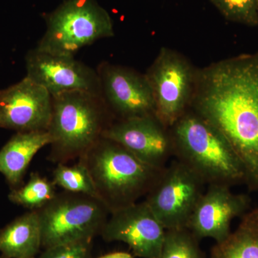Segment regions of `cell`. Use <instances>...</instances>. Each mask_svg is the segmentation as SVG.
Returning <instances> with one entry per match:
<instances>
[{
    "mask_svg": "<svg viewBox=\"0 0 258 258\" xmlns=\"http://www.w3.org/2000/svg\"><path fill=\"white\" fill-rule=\"evenodd\" d=\"M190 108L225 136L258 190V52L199 70Z\"/></svg>",
    "mask_w": 258,
    "mask_h": 258,
    "instance_id": "1",
    "label": "cell"
},
{
    "mask_svg": "<svg viewBox=\"0 0 258 258\" xmlns=\"http://www.w3.org/2000/svg\"><path fill=\"white\" fill-rule=\"evenodd\" d=\"M170 131L174 156L206 184L245 182L243 166L228 141L203 117L188 110Z\"/></svg>",
    "mask_w": 258,
    "mask_h": 258,
    "instance_id": "2",
    "label": "cell"
},
{
    "mask_svg": "<svg viewBox=\"0 0 258 258\" xmlns=\"http://www.w3.org/2000/svg\"><path fill=\"white\" fill-rule=\"evenodd\" d=\"M79 159L87 166L98 197L110 212L147 196L164 169L147 165L120 144L104 137Z\"/></svg>",
    "mask_w": 258,
    "mask_h": 258,
    "instance_id": "3",
    "label": "cell"
},
{
    "mask_svg": "<svg viewBox=\"0 0 258 258\" xmlns=\"http://www.w3.org/2000/svg\"><path fill=\"white\" fill-rule=\"evenodd\" d=\"M52 97L50 159L64 164L83 157L113 123V115L101 95L73 91Z\"/></svg>",
    "mask_w": 258,
    "mask_h": 258,
    "instance_id": "4",
    "label": "cell"
},
{
    "mask_svg": "<svg viewBox=\"0 0 258 258\" xmlns=\"http://www.w3.org/2000/svg\"><path fill=\"white\" fill-rule=\"evenodd\" d=\"M113 36V20L95 0H66L47 16L46 31L36 48L74 56L83 47Z\"/></svg>",
    "mask_w": 258,
    "mask_h": 258,
    "instance_id": "5",
    "label": "cell"
},
{
    "mask_svg": "<svg viewBox=\"0 0 258 258\" xmlns=\"http://www.w3.org/2000/svg\"><path fill=\"white\" fill-rule=\"evenodd\" d=\"M44 249L81 241L91 240L101 233L111 213L99 199L72 192L57 194L36 210Z\"/></svg>",
    "mask_w": 258,
    "mask_h": 258,
    "instance_id": "6",
    "label": "cell"
},
{
    "mask_svg": "<svg viewBox=\"0 0 258 258\" xmlns=\"http://www.w3.org/2000/svg\"><path fill=\"white\" fill-rule=\"evenodd\" d=\"M197 72L184 56L162 47L145 74L152 88L156 117L166 128H171L189 110Z\"/></svg>",
    "mask_w": 258,
    "mask_h": 258,
    "instance_id": "7",
    "label": "cell"
},
{
    "mask_svg": "<svg viewBox=\"0 0 258 258\" xmlns=\"http://www.w3.org/2000/svg\"><path fill=\"white\" fill-rule=\"evenodd\" d=\"M205 184L189 166L176 159L164 168L144 201L166 230L186 228Z\"/></svg>",
    "mask_w": 258,
    "mask_h": 258,
    "instance_id": "8",
    "label": "cell"
},
{
    "mask_svg": "<svg viewBox=\"0 0 258 258\" xmlns=\"http://www.w3.org/2000/svg\"><path fill=\"white\" fill-rule=\"evenodd\" d=\"M101 96L118 120L155 115V103L146 75L104 62L97 70Z\"/></svg>",
    "mask_w": 258,
    "mask_h": 258,
    "instance_id": "9",
    "label": "cell"
},
{
    "mask_svg": "<svg viewBox=\"0 0 258 258\" xmlns=\"http://www.w3.org/2000/svg\"><path fill=\"white\" fill-rule=\"evenodd\" d=\"M110 215L101 232L103 240L124 242L141 258L159 257L166 230L145 201L115 210Z\"/></svg>",
    "mask_w": 258,
    "mask_h": 258,
    "instance_id": "10",
    "label": "cell"
},
{
    "mask_svg": "<svg viewBox=\"0 0 258 258\" xmlns=\"http://www.w3.org/2000/svg\"><path fill=\"white\" fill-rule=\"evenodd\" d=\"M27 76L54 96L73 91L101 95L98 72L74 56L54 55L37 49L26 56Z\"/></svg>",
    "mask_w": 258,
    "mask_h": 258,
    "instance_id": "11",
    "label": "cell"
},
{
    "mask_svg": "<svg viewBox=\"0 0 258 258\" xmlns=\"http://www.w3.org/2000/svg\"><path fill=\"white\" fill-rule=\"evenodd\" d=\"M156 115L113 121L102 137L120 144L147 165L164 169L174 156L170 131Z\"/></svg>",
    "mask_w": 258,
    "mask_h": 258,
    "instance_id": "12",
    "label": "cell"
},
{
    "mask_svg": "<svg viewBox=\"0 0 258 258\" xmlns=\"http://www.w3.org/2000/svg\"><path fill=\"white\" fill-rule=\"evenodd\" d=\"M52 112V97L28 76L0 90V128L18 132L47 131Z\"/></svg>",
    "mask_w": 258,
    "mask_h": 258,
    "instance_id": "13",
    "label": "cell"
},
{
    "mask_svg": "<svg viewBox=\"0 0 258 258\" xmlns=\"http://www.w3.org/2000/svg\"><path fill=\"white\" fill-rule=\"evenodd\" d=\"M230 187L208 185L199 200L186 227L198 240L211 238L216 242L225 240L231 233L232 220L248 208V197L232 193Z\"/></svg>",
    "mask_w": 258,
    "mask_h": 258,
    "instance_id": "14",
    "label": "cell"
},
{
    "mask_svg": "<svg viewBox=\"0 0 258 258\" xmlns=\"http://www.w3.org/2000/svg\"><path fill=\"white\" fill-rule=\"evenodd\" d=\"M50 144L47 131L18 132L0 149V174L10 186L18 187L35 154Z\"/></svg>",
    "mask_w": 258,
    "mask_h": 258,
    "instance_id": "15",
    "label": "cell"
},
{
    "mask_svg": "<svg viewBox=\"0 0 258 258\" xmlns=\"http://www.w3.org/2000/svg\"><path fill=\"white\" fill-rule=\"evenodd\" d=\"M42 247L36 210L24 214L0 230V253L5 258H32Z\"/></svg>",
    "mask_w": 258,
    "mask_h": 258,
    "instance_id": "16",
    "label": "cell"
},
{
    "mask_svg": "<svg viewBox=\"0 0 258 258\" xmlns=\"http://www.w3.org/2000/svg\"><path fill=\"white\" fill-rule=\"evenodd\" d=\"M210 258H258V208L244 214L235 231L216 242Z\"/></svg>",
    "mask_w": 258,
    "mask_h": 258,
    "instance_id": "17",
    "label": "cell"
},
{
    "mask_svg": "<svg viewBox=\"0 0 258 258\" xmlns=\"http://www.w3.org/2000/svg\"><path fill=\"white\" fill-rule=\"evenodd\" d=\"M56 195L55 185L52 181L38 173H32L27 184L12 190L8 198L12 203L32 211L43 208Z\"/></svg>",
    "mask_w": 258,
    "mask_h": 258,
    "instance_id": "18",
    "label": "cell"
},
{
    "mask_svg": "<svg viewBox=\"0 0 258 258\" xmlns=\"http://www.w3.org/2000/svg\"><path fill=\"white\" fill-rule=\"evenodd\" d=\"M52 177V182L55 186H60L66 191L99 199L92 176L87 166L81 159L77 164L71 166L62 163L57 164Z\"/></svg>",
    "mask_w": 258,
    "mask_h": 258,
    "instance_id": "19",
    "label": "cell"
},
{
    "mask_svg": "<svg viewBox=\"0 0 258 258\" xmlns=\"http://www.w3.org/2000/svg\"><path fill=\"white\" fill-rule=\"evenodd\" d=\"M158 258H205L200 240L186 228L166 231Z\"/></svg>",
    "mask_w": 258,
    "mask_h": 258,
    "instance_id": "20",
    "label": "cell"
},
{
    "mask_svg": "<svg viewBox=\"0 0 258 258\" xmlns=\"http://www.w3.org/2000/svg\"><path fill=\"white\" fill-rule=\"evenodd\" d=\"M224 18L248 26L258 25V0H210Z\"/></svg>",
    "mask_w": 258,
    "mask_h": 258,
    "instance_id": "21",
    "label": "cell"
},
{
    "mask_svg": "<svg viewBox=\"0 0 258 258\" xmlns=\"http://www.w3.org/2000/svg\"><path fill=\"white\" fill-rule=\"evenodd\" d=\"M91 240L53 246L44 249L39 258H89Z\"/></svg>",
    "mask_w": 258,
    "mask_h": 258,
    "instance_id": "22",
    "label": "cell"
},
{
    "mask_svg": "<svg viewBox=\"0 0 258 258\" xmlns=\"http://www.w3.org/2000/svg\"><path fill=\"white\" fill-rule=\"evenodd\" d=\"M98 258H134L132 254L125 252H111Z\"/></svg>",
    "mask_w": 258,
    "mask_h": 258,
    "instance_id": "23",
    "label": "cell"
},
{
    "mask_svg": "<svg viewBox=\"0 0 258 258\" xmlns=\"http://www.w3.org/2000/svg\"><path fill=\"white\" fill-rule=\"evenodd\" d=\"M0 258H5L4 257H2V256H0Z\"/></svg>",
    "mask_w": 258,
    "mask_h": 258,
    "instance_id": "24",
    "label": "cell"
},
{
    "mask_svg": "<svg viewBox=\"0 0 258 258\" xmlns=\"http://www.w3.org/2000/svg\"><path fill=\"white\" fill-rule=\"evenodd\" d=\"M32 258H35V257H32Z\"/></svg>",
    "mask_w": 258,
    "mask_h": 258,
    "instance_id": "25",
    "label": "cell"
}]
</instances>
